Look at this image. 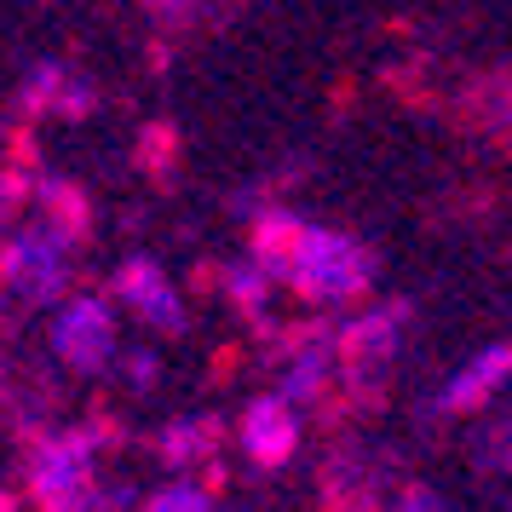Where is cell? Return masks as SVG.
I'll list each match as a JSON object with an SVG mask.
<instances>
[{"mask_svg":"<svg viewBox=\"0 0 512 512\" xmlns=\"http://www.w3.org/2000/svg\"><path fill=\"white\" fill-rule=\"evenodd\" d=\"M110 443V426H64L29 443V501L41 512H93L110 495L98 489V449Z\"/></svg>","mask_w":512,"mask_h":512,"instance_id":"1","label":"cell"},{"mask_svg":"<svg viewBox=\"0 0 512 512\" xmlns=\"http://www.w3.org/2000/svg\"><path fill=\"white\" fill-rule=\"evenodd\" d=\"M282 282L311 305H346L357 294H369L374 282V254L346 231H323V225H305L300 248L288 254Z\"/></svg>","mask_w":512,"mask_h":512,"instance_id":"2","label":"cell"},{"mask_svg":"<svg viewBox=\"0 0 512 512\" xmlns=\"http://www.w3.org/2000/svg\"><path fill=\"white\" fill-rule=\"evenodd\" d=\"M70 236H58L52 225H18L6 236V288L24 305H58L70 288Z\"/></svg>","mask_w":512,"mask_h":512,"instance_id":"3","label":"cell"},{"mask_svg":"<svg viewBox=\"0 0 512 512\" xmlns=\"http://www.w3.org/2000/svg\"><path fill=\"white\" fill-rule=\"evenodd\" d=\"M52 351L58 363L75 374H104L121 357L116 340V311L98 294H75V300L52 305Z\"/></svg>","mask_w":512,"mask_h":512,"instance_id":"4","label":"cell"},{"mask_svg":"<svg viewBox=\"0 0 512 512\" xmlns=\"http://www.w3.org/2000/svg\"><path fill=\"white\" fill-rule=\"evenodd\" d=\"M403 328H409V305H374L357 323L340 328V380L351 392H369L380 374L392 369L397 346H403Z\"/></svg>","mask_w":512,"mask_h":512,"instance_id":"5","label":"cell"},{"mask_svg":"<svg viewBox=\"0 0 512 512\" xmlns=\"http://www.w3.org/2000/svg\"><path fill=\"white\" fill-rule=\"evenodd\" d=\"M277 363H282V386L277 392L288 403H317L328 392V380H340V328L328 323H300L282 334L277 346Z\"/></svg>","mask_w":512,"mask_h":512,"instance_id":"6","label":"cell"},{"mask_svg":"<svg viewBox=\"0 0 512 512\" xmlns=\"http://www.w3.org/2000/svg\"><path fill=\"white\" fill-rule=\"evenodd\" d=\"M236 438H242V449H248V461L265 466V472L288 466L294 461V449H300V403H288L282 392L254 397V403L242 409Z\"/></svg>","mask_w":512,"mask_h":512,"instance_id":"7","label":"cell"},{"mask_svg":"<svg viewBox=\"0 0 512 512\" xmlns=\"http://www.w3.org/2000/svg\"><path fill=\"white\" fill-rule=\"evenodd\" d=\"M116 300L139 317V323L150 328H167V334H179L185 328V300L173 294V282H167V271L156 265V259H121V271H116Z\"/></svg>","mask_w":512,"mask_h":512,"instance_id":"8","label":"cell"},{"mask_svg":"<svg viewBox=\"0 0 512 512\" xmlns=\"http://www.w3.org/2000/svg\"><path fill=\"white\" fill-rule=\"evenodd\" d=\"M507 380H512V340H495V346L472 351L461 369L443 380L432 409H438V415H478L489 397L507 386Z\"/></svg>","mask_w":512,"mask_h":512,"instance_id":"9","label":"cell"},{"mask_svg":"<svg viewBox=\"0 0 512 512\" xmlns=\"http://www.w3.org/2000/svg\"><path fill=\"white\" fill-rule=\"evenodd\" d=\"M24 104L29 110H58V116H87L93 110V87L64 64V58H35L24 70Z\"/></svg>","mask_w":512,"mask_h":512,"instance_id":"10","label":"cell"},{"mask_svg":"<svg viewBox=\"0 0 512 512\" xmlns=\"http://www.w3.org/2000/svg\"><path fill=\"white\" fill-rule=\"evenodd\" d=\"M213 449H219V420H208V415L167 420L162 432H156V455L167 466H196V461H208Z\"/></svg>","mask_w":512,"mask_h":512,"instance_id":"11","label":"cell"},{"mask_svg":"<svg viewBox=\"0 0 512 512\" xmlns=\"http://www.w3.org/2000/svg\"><path fill=\"white\" fill-rule=\"evenodd\" d=\"M300 236H305V219H294V213H282V208H265V213L254 219V259L282 282V271H288V254L300 248Z\"/></svg>","mask_w":512,"mask_h":512,"instance_id":"12","label":"cell"},{"mask_svg":"<svg viewBox=\"0 0 512 512\" xmlns=\"http://www.w3.org/2000/svg\"><path fill=\"white\" fill-rule=\"evenodd\" d=\"M35 219L52 225L58 236H70V242H81V231H87V196L75 185H64V179H41L35 185Z\"/></svg>","mask_w":512,"mask_h":512,"instance_id":"13","label":"cell"},{"mask_svg":"<svg viewBox=\"0 0 512 512\" xmlns=\"http://www.w3.org/2000/svg\"><path fill=\"white\" fill-rule=\"evenodd\" d=\"M271 288H277V277H271L259 259H248V265H231V277H225V294H231V305H236V311H248L254 323H265Z\"/></svg>","mask_w":512,"mask_h":512,"instance_id":"14","label":"cell"},{"mask_svg":"<svg viewBox=\"0 0 512 512\" xmlns=\"http://www.w3.org/2000/svg\"><path fill=\"white\" fill-rule=\"evenodd\" d=\"M478 466L489 478H507L512 484V420H489L478 432Z\"/></svg>","mask_w":512,"mask_h":512,"instance_id":"15","label":"cell"},{"mask_svg":"<svg viewBox=\"0 0 512 512\" xmlns=\"http://www.w3.org/2000/svg\"><path fill=\"white\" fill-rule=\"evenodd\" d=\"M139 512H213V495L202 484H167L156 495H144Z\"/></svg>","mask_w":512,"mask_h":512,"instance_id":"16","label":"cell"},{"mask_svg":"<svg viewBox=\"0 0 512 512\" xmlns=\"http://www.w3.org/2000/svg\"><path fill=\"white\" fill-rule=\"evenodd\" d=\"M121 374H127V386L133 392H150L156 386V374H162V363H156V351H121Z\"/></svg>","mask_w":512,"mask_h":512,"instance_id":"17","label":"cell"},{"mask_svg":"<svg viewBox=\"0 0 512 512\" xmlns=\"http://www.w3.org/2000/svg\"><path fill=\"white\" fill-rule=\"evenodd\" d=\"M386 512H443V495H432L426 484H403Z\"/></svg>","mask_w":512,"mask_h":512,"instance_id":"18","label":"cell"},{"mask_svg":"<svg viewBox=\"0 0 512 512\" xmlns=\"http://www.w3.org/2000/svg\"><path fill=\"white\" fill-rule=\"evenodd\" d=\"M144 6H150V12H162V18H179V12L196 6V0H144Z\"/></svg>","mask_w":512,"mask_h":512,"instance_id":"19","label":"cell"}]
</instances>
